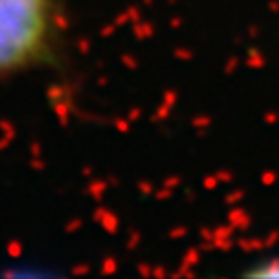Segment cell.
Listing matches in <instances>:
<instances>
[{"label":"cell","instance_id":"obj_1","mask_svg":"<svg viewBox=\"0 0 279 279\" xmlns=\"http://www.w3.org/2000/svg\"><path fill=\"white\" fill-rule=\"evenodd\" d=\"M60 40V0H0V81L52 65Z\"/></svg>","mask_w":279,"mask_h":279}]
</instances>
